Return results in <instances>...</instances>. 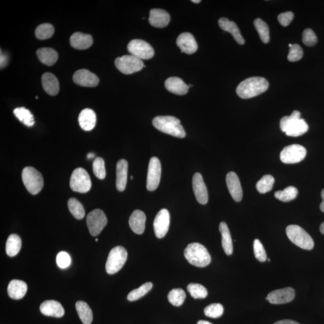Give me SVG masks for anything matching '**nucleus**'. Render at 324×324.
<instances>
[{
	"label": "nucleus",
	"instance_id": "nucleus-1",
	"mask_svg": "<svg viewBox=\"0 0 324 324\" xmlns=\"http://www.w3.org/2000/svg\"><path fill=\"white\" fill-rule=\"evenodd\" d=\"M269 87V82L262 77H252L245 79L238 85L236 92L241 98H252L263 93Z\"/></svg>",
	"mask_w": 324,
	"mask_h": 324
},
{
	"label": "nucleus",
	"instance_id": "nucleus-2",
	"mask_svg": "<svg viewBox=\"0 0 324 324\" xmlns=\"http://www.w3.org/2000/svg\"><path fill=\"white\" fill-rule=\"evenodd\" d=\"M301 114L299 111H294L290 116L282 118L280 127L282 132H285L289 137L302 136L308 131L309 126L304 119H302Z\"/></svg>",
	"mask_w": 324,
	"mask_h": 324
},
{
	"label": "nucleus",
	"instance_id": "nucleus-3",
	"mask_svg": "<svg viewBox=\"0 0 324 324\" xmlns=\"http://www.w3.org/2000/svg\"><path fill=\"white\" fill-rule=\"evenodd\" d=\"M153 125L159 131L174 137L183 138L186 135L180 120L174 117H156L153 120Z\"/></svg>",
	"mask_w": 324,
	"mask_h": 324
},
{
	"label": "nucleus",
	"instance_id": "nucleus-4",
	"mask_svg": "<svg viewBox=\"0 0 324 324\" xmlns=\"http://www.w3.org/2000/svg\"><path fill=\"white\" fill-rule=\"evenodd\" d=\"M184 255L188 263L194 266L205 267L211 263V256L207 249L198 243L188 244Z\"/></svg>",
	"mask_w": 324,
	"mask_h": 324
},
{
	"label": "nucleus",
	"instance_id": "nucleus-5",
	"mask_svg": "<svg viewBox=\"0 0 324 324\" xmlns=\"http://www.w3.org/2000/svg\"><path fill=\"white\" fill-rule=\"evenodd\" d=\"M286 232L289 239L296 246L305 250L313 249V239L302 227L296 225H289L286 229Z\"/></svg>",
	"mask_w": 324,
	"mask_h": 324
},
{
	"label": "nucleus",
	"instance_id": "nucleus-6",
	"mask_svg": "<svg viewBox=\"0 0 324 324\" xmlns=\"http://www.w3.org/2000/svg\"><path fill=\"white\" fill-rule=\"evenodd\" d=\"M22 178L26 190L31 194H37L42 190L44 184L42 175L34 167L27 166L23 168Z\"/></svg>",
	"mask_w": 324,
	"mask_h": 324
},
{
	"label": "nucleus",
	"instance_id": "nucleus-7",
	"mask_svg": "<svg viewBox=\"0 0 324 324\" xmlns=\"http://www.w3.org/2000/svg\"><path fill=\"white\" fill-rule=\"evenodd\" d=\"M128 258V252L125 247L122 246L115 247L111 250L108 255L107 263H106V271L109 275L119 272L126 263Z\"/></svg>",
	"mask_w": 324,
	"mask_h": 324
},
{
	"label": "nucleus",
	"instance_id": "nucleus-8",
	"mask_svg": "<svg viewBox=\"0 0 324 324\" xmlns=\"http://www.w3.org/2000/svg\"><path fill=\"white\" fill-rule=\"evenodd\" d=\"M115 65L118 70L126 75L139 72L145 66L143 60L132 55H126L117 58L115 60Z\"/></svg>",
	"mask_w": 324,
	"mask_h": 324
},
{
	"label": "nucleus",
	"instance_id": "nucleus-9",
	"mask_svg": "<svg viewBox=\"0 0 324 324\" xmlns=\"http://www.w3.org/2000/svg\"><path fill=\"white\" fill-rule=\"evenodd\" d=\"M70 186L76 192L85 193L91 189V181L88 172L82 167L76 168L70 179Z\"/></svg>",
	"mask_w": 324,
	"mask_h": 324
},
{
	"label": "nucleus",
	"instance_id": "nucleus-10",
	"mask_svg": "<svg viewBox=\"0 0 324 324\" xmlns=\"http://www.w3.org/2000/svg\"><path fill=\"white\" fill-rule=\"evenodd\" d=\"M107 223V216L104 212L100 209H95L91 211L87 217L88 230L93 237H96L101 234Z\"/></svg>",
	"mask_w": 324,
	"mask_h": 324
},
{
	"label": "nucleus",
	"instance_id": "nucleus-11",
	"mask_svg": "<svg viewBox=\"0 0 324 324\" xmlns=\"http://www.w3.org/2000/svg\"><path fill=\"white\" fill-rule=\"evenodd\" d=\"M307 151L304 147L299 144H293L285 147L280 155L283 163L294 164L299 163L306 157Z\"/></svg>",
	"mask_w": 324,
	"mask_h": 324
},
{
	"label": "nucleus",
	"instance_id": "nucleus-12",
	"mask_svg": "<svg viewBox=\"0 0 324 324\" xmlns=\"http://www.w3.org/2000/svg\"><path fill=\"white\" fill-rule=\"evenodd\" d=\"M128 50L131 55L143 60H150L155 55L154 49L149 43L143 40L134 39L130 42Z\"/></svg>",
	"mask_w": 324,
	"mask_h": 324
},
{
	"label": "nucleus",
	"instance_id": "nucleus-13",
	"mask_svg": "<svg viewBox=\"0 0 324 324\" xmlns=\"http://www.w3.org/2000/svg\"><path fill=\"white\" fill-rule=\"evenodd\" d=\"M162 166L160 161L156 157L150 159L147 178V188L149 191L157 189L160 183Z\"/></svg>",
	"mask_w": 324,
	"mask_h": 324
},
{
	"label": "nucleus",
	"instance_id": "nucleus-14",
	"mask_svg": "<svg viewBox=\"0 0 324 324\" xmlns=\"http://www.w3.org/2000/svg\"><path fill=\"white\" fill-rule=\"evenodd\" d=\"M170 225V214L166 209H162L156 215L153 227L156 236L158 238H163L167 234Z\"/></svg>",
	"mask_w": 324,
	"mask_h": 324
},
{
	"label": "nucleus",
	"instance_id": "nucleus-15",
	"mask_svg": "<svg viewBox=\"0 0 324 324\" xmlns=\"http://www.w3.org/2000/svg\"><path fill=\"white\" fill-rule=\"evenodd\" d=\"M295 296V290L293 288L288 287L271 292L267 298L272 304L281 305L293 301Z\"/></svg>",
	"mask_w": 324,
	"mask_h": 324
},
{
	"label": "nucleus",
	"instance_id": "nucleus-16",
	"mask_svg": "<svg viewBox=\"0 0 324 324\" xmlns=\"http://www.w3.org/2000/svg\"><path fill=\"white\" fill-rule=\"evenodd\" d=\"M73 80L76 84L85 87H96L99 83V78L87 69L76 71L73 76Z\"/></svg>",
	"mask_w": 324,
	"mask_h": 324
},
{
	"label": "nucleus",
	"instance_id": "nucleus-17",
	"mask_svg": "<svg viewBox=\"0 0 324 324\" xmlns=\"http://www.w3.org/2000/svg\"><path fill=\"white\" fill-rule=\"evenodd\" d=\"M193 189L197 201L200 204L205 205L208 201V193L204 179L201 173H194L192 179Z\"/></svg>",
	"mask_w": 324,
	"mask_h": 324
},
{
	"label": "nucleus",
	"instance_id": "nucleus-18",
	"mask_svg": "<svg viewBox=\"0 0 324 324\" xmlns=\"http://www.w3.org/2000/svg\"><path fill=\"white\" fill-rule=\"evenodd\" d=\"M226 182L232 198L236 202L241 201L243 198V190L236 173L234 172H229L226 176Z\"/></svg>",
	"mask_w": 324,
	"mask_h": 324
},
{
	"label": "nucleus",
	"instance_id": "nucleus-19",
	"mask_svg": "<svg viewBox=\"0 0 324 324\" xmlns=\"http://www.w3.org/2000/svg\"><path fill=\"white\" fill-rule=\"evenodd\" d=\"M176 45L182 52L192 54L198 49V44L193 35L190 32H183L176 39Z\"/></svg>",
	"mask_w": 324,
	"mask_h": 324
},
{
	"label": "nucleus",
	"instance_id": "nucleus-20",
	"mask_svg": "<svg viewBox=\"0 0 324 324\" xmlns=\"http://www.w3.org/2000/svg\"><path fill=\"white\" fill-rule=\"evenodd\" d=\"M170 17L166 11L160 8H153L150 10L149 22L156 28H164L169 24Z\"/></svg>",
	"mask_w": 324,
	"mask_h": 324
},
{
	"label": "nucleus",
	"instance_id": "nucleus-21",
	"mask_svg": "<svg viewBox=\"0 0 324 324\" xmlns=\"http://www.w3.org/2000/svg\"><path fill=\"white\" fill-rule=\"evenodd\" d=\"M41 313L45 316L61 318L64 316V309L60 303L55 300H47L40 306Z\"/></svg>",
	"mask_w": 324,
	"mask_h": 324
},
{
	"label": "nucleus",
	"instance_id": "nucleus-22",
	"mask_svg": "<svg viewBox=\"0 0 324 324\" xmlns=\"http://www.w3.org/2000/svg\"><path fill=\"white\" fill-rule=\"evenodd\" d=\"M146 216L143 211L137 210L129 218V226L135 234H142L146 228Z\"/></svg>",
	"mask_w": 324,
	"mask_h": 324
},
{
	"label": "nucleus",
	"instance_id": "nucleus-23",
	"mask_svg": "<svg viewBox=\"0 0 324 324\" xmlns=\"http://www.w3.org/2000/svg\"><path fill=\"white\" fill-rule=\"evenodd\" d=\"M70 43L73 48L78 50H84L90 48L93 45V39L90 34L76 32L70 37Z\"/></svg>",
	"mask_w": 324,
	"mask_h": 324
},
{
	"label": "nucleus",
	"instance_id": "nucleus-24",
	"mask_svg": "<svg viewBox=\"0 0 324 324\" xmlns=\"http://www.w3.org/2000/svg\"><path fill=\"white\" fill-rule=\"evenodd\" d=\"M128 163L125 159L117 162L116 167V187L117 190L123 191L125 190L128 181Z\"/></svg>",
	"mask_w": 324,
	"mask_h": 324
},
{
	"label": "nucleus",
	"instance_id": "nucleus-25",
	"mask_svg": "<svg viewBox=\"0 0 324 324\" xmlns=\"http://www.w3.org/2000/svg\"><path fill=\"white\" fill-rule=\"evenodd\" d=\"M164 86L169 92L180 96L186 94L190 88L181 78L178 77L167 78L164 82Z\"/></svg>",
	"mask_w": 324,
	"mask_h": 324
},
{
	"label": "nucleus",
	"instance_id": "nucleus-26",
	"mask_svg": "<svg viewBox=\"0 0 324 324\" xmlns=\"http://www.w3.org/2000/svg\"><path fill=\"white\" fill-rule=\"evenodd\" d=\"M27 290V285L25 282L14 279L8 284L7 293L11 299L20 300L25 296Z\"/></svg>",
	"mask_w": 324,
	"mask_h": 324
},
{
	"label": "nucleus",
	"instance_id": "nucleus-27",
	"mask_svg": "<svg viewBox=\"0 0 324 324\" xmlns=\"http://www.w3.org/2000/svg\"><path fill=\"white\" fill-rule=\"evenodd\" d=\"M218 22H219L220 27L223 30L230 32L238 44L243 45L245 43V40L241 35L239 28L234 21H231L226 17H221Z\"/></svg>",
	"mask_w": 324,
	"mask_h": 324
},
{
	"label": "nucleus",
	"instance_id": "nucleus-28",
	"mask_svg": "<svg viewBox=\"0 0 324 324\" xmlns=\"http://www.w3.org/2000/svg\"><path fill=\"white\" fill-rule=\"evenodd\" d=\"M78 121L82 129L85 131H90L96 126V115L91 109L86 108L79 114Z\"/></svg>",
	"mask_w": 324,
	"mask_h": 324
},
{
	"label": "nucleus",
	"instance_id": "nucleus-29",
	"mask_svg": "<svg viewBox=\"0 0 324 324\" xmlns=\"http://www.w3.org/2000/svg\"><path fill=\"white\" fill-rule=\"evenodd\" d=\"M43 89L51 96H56L60 91V84L57 77L52 73H44L42 77Z\"/></svg>",
	"mask_w": 324,
	"mask_h": 324
},
{
	"label": "nucleus",
	"instance_id": "nucleus-30",
	"mask_svg": "<svg viewBox=\"0 0 324 324\" xmlns=\"http://www.w3.org/2000/svg\"><path fill=\"white\" fill-rule=\"evenodd\" d=\"M219 231L222 234V245L224 252L227 255H231L233 253V243L230 231L225 222L220 223Z\"/></svg>",
	"mask_w": 324,
	"mask_h": 324
},
{
	"label": "nucleus",
	"instance_id": "nucleus-31",
	"mask_svg": "<svg viewBox=\"0 0 324 324\" xmlns=\"http://www.w3.org/2000/svg\"><path fill=\"white\" fill-rule=\"evenodd\" d=\"M36 54L39 60L46 66H52L58 60V53L52 48H40L37 50Z\"/></svg>",
	"mask_w": 324,
	"mask_h": 324
},
{
	"label": "nucleus",
	"instance_id": "nucleus-32",
	"mask_svg": "<svg viewBox=\"0 0 324 324\" xmlns=\"http://www.w3.org/2000/svg\"><path fill=\"white\" fill-rule=\"evenodd\" d=\"M76 309L82 323L84 324H91L92 323L93 312L87 303L82 301L76 302Z\"/></svg>",
	"mask_w": 324,
	"mask_h": 324
},
{
	"label": "nucleus",
	"instance_id": "nucleus-33",
	"mask_svg": "<svg viewBox=\"0 0 324 324\" xmlns=\"http://www.w3.org/2000/svg\"><path fill=\"white\" fill-rule=\"evenodd\" d=\"M21 247L22 241L19 235L11 234L6 241L5 251L8 256L13 257L19 252Z\"/></svg>",
	"mask_w": 324,
	"mask_h": 324
},
{
	"label": "nucleus",
	"instance_id": "nucleus-34",
	"mask_svg": "<svg viewBox=\"0 0 324 324\" xmlns=\"http://www.w3.org/2000/svg\"><path fill=\"white\" fill-rule=\"evenodd\" d=\"M298 189L294 186H289L284 190L277 191L275 196L279 201L288 202L295 199L298 195Z\"/></svg>",
	"mask_w": 324,
	"mask_h": 324
},
{
	"label": "nucleus",
	"instance_id": "nucleus-35",
	"mask_svg": "<svg viewBox=\"0 0 324 324\" xmlns=\"http://www.w3.org/2000/svg\"><path fill=\"white\" fill-rule=\"evenodd\" d=\"M13 113L19 119L20 122L28 127H32L34 125V117L27 109L23 107L14 109Z\"/></svg>",
	"mask_w": 324,
	"mask_h": 324
},
{
	"label": "nucleus",
	"instance_id": "nucleus-36",
	"mask_svg": "<svg viewBox=\"0 0 324 324\" xmlns=\"http://www.w3.org/2000/svg\"><path fill=\"white\" fill-rule=\"evenodd\" d=\"M254 25L262 42L267 43L270 42V29L269 25L260 18L254 20Z\"/></svg>",
	"mask_w": 324,
	"mask_h": 324
},
{
	"label": "nucleus",
	"instance_id": "nucleus-37",
	"mask_svg": "<svg viewBox=\"0 0 324 324\" xmlns=\"http://www.w3.org/2000/svg\"><path fill=\"white\" fill-rule=\"evenodd\" d=\"M69 210L76 219L81 220L85 216V210L83 205L78 200L70 198L68 201Z\"/></svg>",
	"mask_w": 324,
	"mask_h": 324
},
{
	"label": "nucleus",
	"instance_id": "nucleus-38",
	"mask_svg": "<svg viewBox=\"0 0 324 324\" xmlns=\"http://www.w3.org/2000/svg\"><path fill=\"white\" fill-rule=\"evenodd\" d=\"M275 178L271 175H266L263 176L256 183V189L260 193H266L272 190Z\"/></svg>",
	"mask_w": 324,
	"mask_h": 324
},
{
	"label": "nucleus",
	"instance_id": "nucleus-39",
	"mask_svg": "<svg viewBox=\"0 0 324 324\" xmlns=\"http://www.w3.org/2000/svg\"><path fill=\"white\" fill-rule=\"evenodd\" d=\"M185 297H186V295H185V292L181 288L173 289L167 295V299L170 304L176 306V307L182 305Z\"/></svg>",
	"mask_w": 324,
	"mask_h": 324
},
{
	"label": "nucleus",
	"instance_id": "nucleus-40",
	"mask_svg": "<svg viewBox=\"0 0 324 324\" xmlns=\"http://www.w3.org/2000/svg\"><path fill=\"white\" fill-rule=\"evenodd\" d=\"M54 28L50 23H42L37 26L35 34L38 39L46 40L51 38L54 33Z\"/></svg>",
	"mask_w": 324,
	"mask_h": 324
},
{
	"label": "nucleus",
	"instance_id": "nucleus-41",
	"mask_svg": "<svg viewBox=\"0 0 324 324\" xmlns=\"http://www.w3.org/2000/svg\"><path fill=\"white\" fill-rule=\"evenodd\" d=\"M153 284L152 282H147L141 285L140 288L132 291L128 296V299L130 302L136 301L141 297L145 296L146 294L152 290Z\"/></svg>",
	"mask_w": 324,
	"mask_h": 324
},
{
	"label": "nucleus",
	"instance_id": "nucleus-42",
	"mask_svg": "<svg viewBox=\"0 0 324 324\" xmlns=\"http://www.w3.org/2000/svg\"><path fill=\"white\" fill-rule=\"evenodd\" d=\"M187 291L191 297L195 299H205L208 295V291L204 286L198 284H190L187 286Z\"/></svg>",
	"mask_w": 324,
	"mask_h": 324
},
{
	"label": "nucleus",
	"instance_id": "nucleus-43",
	"mask_svg": "<svg viewBox=\"0 0 324 324\" xmlns=\"http://www.w3.org/2000/svg\"><path fill=\"white\" fill-rule=\"evenodd\" d=\"M93 169L94 175L100 179H104L106 176L105 161L101 158L94 159L93 163Z\"/></svg>",
	"mask_w": 324,
	"mask_h": 324
},
{
	"label": "nucleus",
	"instance_id": "nucleus-44",
	"mask_svg": "<svg viewBox=\"0 0 324 324\" xmlns=\"http://www.w3.org/2000/svg\"><path fill=\"white\" fill-rule=\"evenodd\" d=\"M224 308L219 303H214L207 306L204 309L205 316L212 318H219L223 314Z\"/></svg>",
	"mask_w": 324,
	"mask_h": 324
},
{
	"label": "nucleus",
	"instance_id": "nucleus-45",
	"mask_svg": "<svg viewBox=\"0 0 324 324\" xmlns=\"http://www.w3.org/2000/svg\"><path fill=\"white\" fill-rule=\"evenodd\" d=\"M253 250H254V254L255 258L259 261L263 263L267 259V253L263 244L258 239H255L253 242Z\"/></svg>",
	"mask_w": 324,
	"mask_h": 324
},
{
	"label": "nucleus",
	"instance_id": "nucleus-46",
	"mask_svg": "<svg viewBox=\"0 0 324 324\" xmlns=\"http://www.w3.org/2000/svg\"><path fill=\"white\" fill-rule=\"evenodd\" d=\"M303 57V51L302 47L298 44H294L290 48L288 55V60L291 62L298 61Z\"/></svg>",
	"mask_w": 324,
	"mask_h": 324
},
{
	"label": "nucleus",
	"instance_id": "nucleus-47",
	"mask_svg": "<svg viewBox=\"0 0 324 324\" xmlns=\"http://www.w3.org/2000/svg\"><path fill=\"white\" fill-rule=\"evenodd\" d=\"M303 42L308 46H314L318 42V38L312 29H306L303 32Z\"/></svg>",
	"mask_w": 324,
	"mask_h": 324
},
{
	"label": "nucleus",
	"instance_id": "nucleus-48",
	"mask_svg": "<svg viewBox=\"0 0 324 324\" xmlns=\"http://www.w3.org/2000/svg\"><path fill=\"white\" fill-rule=\"evenodd\" d=\"M71 263V259L68 253L65 252L58 253L57 256V264L61 269H66Z\"/></svg>",
	"mask_w": 324,
	"mask_h": 324
},
{
	"label": "nucleus",
	"instance_id": "nucleus-49",
	"mask_svg": "<svg viewBox=\"0 0 324 324\" xmlns=\"http://www.w3.org/2000/svg\"><path fill=\"white\" fill-rule=\"evenodd\" d=\"M294 14L292 11H287L279 14L278 17L279 22L282 26H287L293 20Z\"/></svg>",
	"mask_w": 324,
	"mask_h": 324
},
{
	"label": "nucleus",
	"instance_id": "nucleus-50",
	"mask_svg": "<svg viewBox=\"0 0 324 324\" xmlns=\"http://www.w3.org/2000/svg\"><path fill=\"white\" fill-rule=\"evenodd\" d=\"M7 57L1 51V68H4L7 64Z\"/></svg>",
	"mask_w": 324,
	"mask_h": 324
},
{
	"label": "nucleus",
	"instance_id": "nucleus-51",
	"mask_svg": "<svg viewBox=\"0 0 324 324\" xmlns=\"http://www.w3.org/2000/svg\"><path fill=\"white\" fill-rule=\"evenodd\" d=\"M274 324H300L296 322V321H294L293 320H285L278 321V322H276Z\"/></svg>",
	"mask_w": 324,
	"mask_h": 324
},
{
	"label": "nucleus",
	"instance_id": "nucleus-52",
	"mask_svg": "<svg viewBox=\"0 0 324 324\" xmlns=\"http://www.w3.org/2000/svg\"><path fill=\"white\" fill-rule=\"evenodd\" d=\"M321 197H322L323 202L320 204V210L324 213V189L321 191Z\"/></svg>",
	"mask_w": 324,
	"mask_h": 324
},
{
	"label": "nucleus",
	"instance_id": "nucleus-53",
	"mask_svg": "<svg viewBox=\"0 0 324 324\" xmlns=\"http://www.w3.org/2000/svg\"><path fill=\"white\" fill-rule=\"evenodd\" d=\"M197 324H213L207 321H199Z\"/></svg>",
	"mask_w": 324,
	"mask_h": 324
},
{
	"label": "nucleus",
	"instance_id": "nucleus-54",
	"mask_svg": "<svg viewBox=\"0 0 324 324\" xmlns=\"http://www.w3.org/2000/svg\"><path fill=\"white\" fill-rule=\"evenodd\" d=\"M320 232H321V234H323L324 235V222L322 223H321V225L320 226Z\"/></svg>",
	"mask_w": 324,
	"mask_h": 324
},
{
	"label": "nucleus",
	"instance_id": "nucleus-55",
	"mask_svg": "<svg viewBox=\"0 0 324 324\" xmlns=\"http://www.w3.org/2000/svg\"><path fill=\"white\" fill-rule=\"evenodd\" d=\"M94 156H95V155L93 154V153H89V154L87 155V158L88 159H92L94 158Z\"/></svg>",
	"mask_w": 324,
	"mask_h": 324
},
{
	"label": "nucleus",
	"instance_id": "nucleus-56",
	"mask_svg": "<svg viewBox=\"0 0 324 324\" xmlns=\"http://www.w3.org/2000/svg\"><path fill=\"white\" fill-rule=\"evenodd\" d=\"M201 1V0H197V1H195V0H192V1H191V2H194V3H199Z\"/></svg>",
	"mask_w": 324,
	"mask_h": 324
},
{
	"label": "nucleus",
	"instance_id": "nucleus-57",
	"mask_svg": "<svg viewBox=\"0 0 324 324\" xmlns=\"http://www.w3.org/2000/svg\"><path fill=\"white\" fill-rule=\"evenodd\" d=\"M292 46H293V45H292V44H289V47H290V48H291Z\"/></svg>",
	"mask_w": 324,
	"mask_h": 324
},
{
	"label": "nucleus",
	"instance_id": "nucleus-58",
	"mask_svg": "<svg viewBox=\"0 0 324 324\" xmlns=\"http://www.w3.org/2000/svg\"><path fill=\"white\" fill-rule=\"evenodd\" d=\"M267 260H268V261H269V262H270V261H271V259H270V258H269V259H267Z\"/></svg>",
	"mask_w": 324,
	"mask_h": 324
},
{
	"label": "nucleus",
	"instance_id": "nucleus-59",
	"mask_svg": "<svg viewBox=\"0 0 324 324\" xmlns=\"http://www.w3.org/2000/svg\"><path fill=\"white\" fill-rule=\"evenodd\" d=\"M131 179H134V176H132L131 177Z\"/></svg>",
	"mask_w": 324,
	"mask_h": 324
},
{
	"label": "nucleus",
	"instance_id": "nucleus-60",
	"mask_svg": "<svg viewBox=\"0 0 324 324\" xmlns=\"http://www.w3.org/2000/svg\"><path fill=\"white\" fill-rule=\"evenodd\" d=\"M96 242H97V241H98V239H97V238H96Z\"/></svg>",
	"mask_w": 324,
	"mask_h": 324
}]
</instances>
